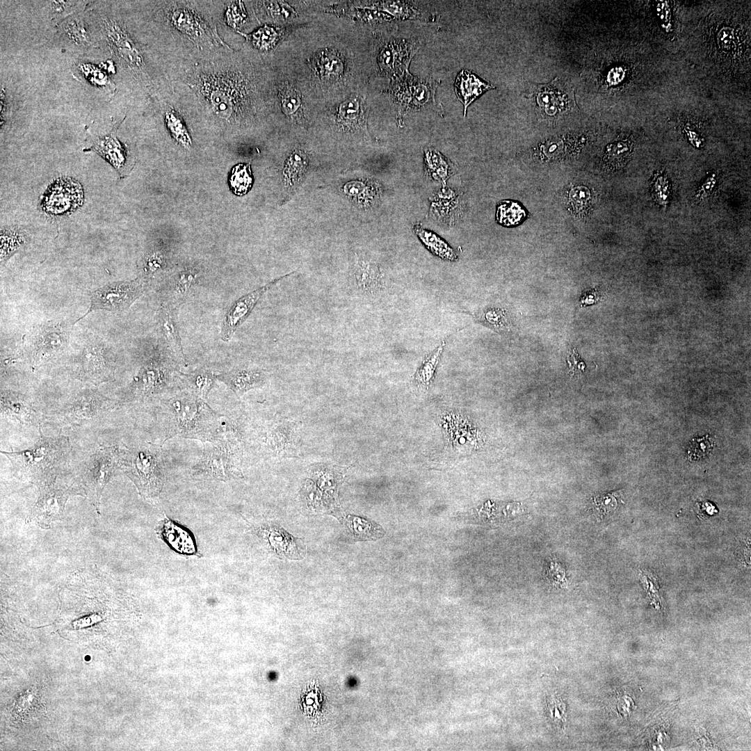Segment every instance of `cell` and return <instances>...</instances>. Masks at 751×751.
Listing matches in <instances>:
<instances>
[{
  "mask_svg": "<svg viewBox=\"0 0 751 751\" xmlns=\"http://www.w3.org/2000/svg\"><path fill=\"white\" fill-rule=\"evenodd\" d=\"M569 364V373L573 376L581 375L585 369V364L581 360L576 349L573 350V353L568 356Z\"/></svg>",
  "mask_w": 751,
  "mask_h": 751,
  "instance_id": "51",
  "label": "cell"
},
{
  "mask_svg": "<svg viewBox=\"0 0 751 751\" xmlns=\"http://www.w3.org/2000/svg\"><path fill=\"white\" fill-rule=\"evenodd\" d=\"M445 344L446 341H443L437 348L428 355L415 373L414 380L419 387L424 389L429 387Z\"/></svg>",
  "mask_w": 751,
  "mask_h": 751,
  "instance_id": "37",
  "label": "cell"
},
{
  "mask_svg": "<svg viewBox=\"0 0 751 751\" xmlns=\"http://www.w3.org/2000/svg\"><path fill=\"white\" fill-rule=\"evenodd\" d=\"M118 405L97 390L85 389L54 412V417L67 425H81L97 419Z\"/></svg>",
  "mask_w": 751,
  "mask_h": 751,
  "instance_id": "9",
  "label": "cell"
},
{
  "mask_svg": "<svg viewBox=\"0 0 751 751\" xmlns=\"http://www.w3.org/2000/svg\"><path fill=\"white\" fill-rule=\"evenodd\" d=\"M548 709L554 721L565 722L564 704L559 698L551 697L548 702Z\"/></svg>",
  "mask_w": 751,
  "mask_h": 751,
  "instance_id": "50",
  "label": "cell"
},
{
  "mask_svg": "<svg viewBox=\"0 0 751 751\" xmlns=\"http://www.w3.org/2000/svg\"><path fill=\"white\" fill-rule=\"evenodd\" d=\"M204 444L202 454L192 467L193 475L227 481L241 474L239 453L209 442Z\"/></svg>",
  "mask_w": 751,
  "mask_h": 751,
  "instance_id": "12",
  "label": "cell"
},
{
  "mask_svg": "<svg viewBox=\"0 0 751 751\" xmlns=\"http://www.w3.org/2000/svg\"><path fill=\"white\" fill-rule=\"evenodd\" d=\"M40 437L30 448L13 452L1 451L10 461L14 471L38 485L56 478L67 463L71 445L67 437H47L39 429Z\"/></svg>",
  "mask_w": 751,
  "mask_h": 751,
  "instance_id": "3",
  "label": "cell"
},
{
  "mask_svg": "<svg viewBox=\"0 0 751 751\" xmlns=\"http://www.w3.org/2000/svg\"><path fill=\"white\" fill-rule=\"evenodd\" d=\"M225 1H162L154 10V21L167 36L170 46L178 47V61L200 59L232 49L221 38L218 24ZM177 61V62H178Z\"/></svg>",
  "mask_w": 751,
  "mask_h": 751,
  "instance_id": "2",
  "label": "cell"
},
{
  "mask_svg": "<svg viewBox=\"0 0 751 751\" xmlns=\"http://www.w3.org/2000/svg\"><path fill=\"white\" fill-rule=\"evenodd\" d=\"M71 368L76 378L96 386L114 377V362L108 348L97 339L83 346L74 357Z\"/></svg>",
  "mask_w": 751,
  "mask_h": 751,
  "instance_id": "7",
  "label": "cell"
},
{
  "mask_svg": "<svg viewBox=\"0 0 751 751\" xmlns=\"http://www.w3.org/2000/svg\"><path fill=\"white\" fill-rule=\"evenodd\" d=\"M177 309L163 305L158 314L157 329L159 337L171 357L178 364H184L186 360L179 332Z\"/></svg>",
  "mask_w": 751,
  "mask_h": 751,
  "instance_id": "19",
  "label": "cell"
},
{
  "mask_svg": "<svg viewBox=\"0 0 751 751\" xmlns=\"http://www.w3.org/2000/svg\"><path fill=\"white\" fill-rule=\"evenodd\" d=\"M366 109L364 102L355 97L344 102L338 111V118L352 127H363L366 122Z\"/></svg>",
  "mask_w": 751,
  "mask_h": 751,
  "instance_id": "36",
  "label": "cell"
},
{
  "mask_svg": "<svg viewBox=\"0 0 751 751\" xmlns=\"http://www.w3.org/2000/svg\"><path fill=\"white\" fill-rule=\"evenodd\" d=\"M293 273V272L276 278L234 301L225 315L220 330V339L224 341H229L237 328L248 317L264 293L277 282Z\"/></svg>",
  "mask_w": 751,
  "mask_h": 751,
  "instance_id": "16",
  "label": "cell"
},
{
  "mask_svg": "<svg viewBox=\"0 0 751 751\" xmlns=\"http://www.w3.org/2000/svg\"><path fill=\"white\" fill-rule=\"evenodd\" d=\"M90 656H86L85 657V660H86V661H90Z\"/></svg>",
  "mask_w": 751,
  "mask_h": 751,
  "instance_id": "55",
  "label": "cell"
},
{
  "mask_svg": "<svg viewBox=\"0 0 751 751\" xmlns=\"http://www.w3.org/2000/svg\"><path fill=\"white\" fill-rule=\"evenodd\" d=\"M525 216L524 211L516 202L502 201L497 207L496 220L503 225L517 224Z\"/></svg>",
  "mask_w": 751,
  "mask_h": 751,
  "instance_id": "43",
  "label": "cell"
},
{
  "mask_svg": "<svg viewBox=\"0 0 751 751\" xmlns=\"http://www.w3.org/2000/svg\"><path fill=\"white\" fill-rule=\"evenodd\" d=\"M293 423L278 421L268 426L261 439L266 453L284 455L295 449L296 426Z\"/></svg>",
  "mask_w": 751,
  "mask_h": 751,
  "instance_id": "21",
  "label": "cell"
},
{
  "mask_svg": "<svg viewBox=\"0 0 751 751\" xmlns=\"http://www.w3.org/2000/svg\"><path fill=\"white\" fill-rule=\"evenodd\" d=\"M490 83L483 81L471 72L462 70L457 74L454 90L457 98L463 104L464 116L468 106L485 91L494 88Z\"/></svg>",
  "mask_w": 751,
  "mask_h": 751,
  "instance_id": "26",
  "label": "cell"
},
{
  "mask_svg": "<svg viewBox=\"0 0 751 751\" xmlns=\"http://www.w3.org/2000/svg\"><path fill=\"white\" fill-rule=\"evenodd\" d=\"M181 380L188 392L205 400L216 380L211 371L200 369L189 374H181Z\"/></svg>",
  "mask_w": 751,
  "mask_h": 751,
  "instance_id": "32",
  "label": "cell"
},
{
  "mask_svg": "<svg viewBox=\"0 0 751 751\" xmlns=\"http://www.w3.org/2000/svg\"><path fill=\"white\" fill-rule=\"evenodd\" d=\"M595 510L597 516L602 519L613 512L617 506L615 493H608L594 498Z\"/></svg>",
  "mask_w": 751,
  "mask_h": 751,
  "instance_id": "45",
  "label": "cell"
},
{
  "mask_svg": "<svg viewBox=\"0 0 751 751\" xmlns=\"http://www.w3.org/2000/svg\"><path fill=\"white\" fill-rule=\"evenodd\" d=\"M56 479L38 485L39 497L31 510V519L45 528L63 516L66 501L73 490L58 485Z\"/></svg>",
  "mask_w": 751,
  "mask_h": 751,
  "instance_id": "13",
  "label": "cell"
},
{
  "mask_svg": "<svg viewBox=\"0 0 751 751\" xmlns=\"http://www.w3.org/2000/svg\"><path fill=\"white\" fill-rule=\"evenodd\" d=\"M109 35L124 65L136 75H145V63L143 53L127 29L123 26L113 24Z\"/></svg>",
  "mask_w": 751,
  "mask_h": 751,
  "instance_id": "18",
  "label": "cell"
},
{
  "mask_svg": "<svg viewBox=\"0 0 751 751\" xmlns=\"http://www.w3.org/2000/svg\"><path fill=\"white\" fill-rule=\"evenodd\" d=\"M196 277L195 273L184 271L170 279L164 287L163 305L177 309L186 300Z\"/></svg>",
  "mask_w": 751,
  "mask_h": 751,
  "instance_id": "27",
  "label": "cell"
},
{
  "mask_svg": "<svg viewBox=\"0 0 751 751\" xmlns=\"http://www.w3.org/2000/svg\"><path fill=\"white\" fill-rule=\"evenodd\" d=\"M555 79L548 84L535 85L533 96L537 108L549 116H555L570 107L568 96L554 86Z\"/></svg>",
  "mask_w": 751,
  "mask_h": 751,
  "instance_id": "24",
  "label": "cell"
},
{
  "mask_svg": "<svg viewBox=\"0 0 751 751\" xmlns=\"http://www.w3.org/2000/svg\"><path fill=\"white\" fill-rule=\"evenodd\" d=\"M168 378V369L159 362L146 363L134 377V397L145 401L161 394L166 388Z\"/></svg>",
  "mask_w": 751,
  "mask_h": 751,
  "instance_id": "17",
  "label": "cell"
},
{
  "mask_svg": "<svg viewBox=\"0 0 751 751\" xmlns=\"http://www.w3.org/2000/svg\"><path fill=\"white\" fill-rule=\"evenodd\" d=\"M83 200V191L79 182L72 178H60L47 189L41 206L47 213L63 216L79 208Z\"/></svg>",
  "mask_w": 751,
  "mask_h": 751,
  "instance_id": "14",
  "label": "cell"
},
{
  "mask_svg": "<svg viewBox=\"0 0 751 751\" xmlns=\"http://www.w3.org/2000/svg\"><path fill=\"white\" fill-rule=\"evenodd\" d=\"M245 35L248 40L254 47L260 51H268L277 42L279 31L277 29L266 24L252 33Z\"/></svg>",
  "mask_w": 751,
  "mask_h": 751,
  "instance_id": "40",
  "label": "cell"
},
{
  "mask_svg": "<svg viewBox=\"0 0 751 751\" xmlns=\"http://www.w3.org/2000/svg\"><path fill=\"white\" fill-rule=\"evenodd\" d=\"M118 467L147 499L156 497L164 483V465L159 446L140 445L120 449Z\"/></svg>",
  "mask_w": 751,
  "mask_h": 751,
  "instance_id": "5",
  "label": "cell"
},
{
  "mask_svg": "<svg viewBox=\"0 0 751 751\" xmlns=\"http://www.w3.org/2000/svg\"><path fill=\"white\" fill-rule=\"evenodd\" d=\"M91 149L106 159L120 175L125 173L127 154L113 134L97 139Z\"/></svg>",
  "mask_w": 751,
  "mask_h": 751,
  "instance_id": "30",
  "label": "cell"
},
{
  "mask_svg": "<svg viewBox=\"0 0 751 751\" xmlns=\"http://www.w3.org/2000/svg\"><path fill=\"white\" fill-rule=\"evenodd\" d=\"M355 277L359 288L367 293H376L383 288V275L373 262L358 260L355 266Z\"/></svg>",
  "mask_w": 751,
  "mask_h": 751,
  "instance_id": "29",
  "label": "cell"
},
{
  "mask_svg": "<svg viewBox=\"0 0 751 751\" xmlns=\"http://www.w3.org/2000/svg\"><path fill=\"white\" fill-rule=\"evenodd\" d=\"M261 534L271 549L289 558H300L304 551L300 542L279 526L268 525L261 528Z\"/></svg>",
  "mask_w": 751,
  "mask_h": 751,
  "instance_id": "25",
  "label": "cell"
},
{
  "mask_svg": "<svg viewBox=\"0 0 751 751\" xmlns=\"http://www.w3.org/2000/svg\"><path fill=\"white\" fill-rule=\"evenodd\" d=\"M229 184L234 194L243 195L247 193L252 184L250 164L239 163L234 166L230 172Z\"/></svg>",
  "mask_w": 751,
  "mask_h": 751,
  "instance_id": "38",
  "label": "cell"
},
{
  "mask_svg": "<svg viewBox=\"0 0 751 751\" xmlns=\"http://www.w3.org/2000/svg\"><path fill=\"white\" fill-rule=\"evenodd\" d=\"M419 49V43L412 40L389 41L383 46L378 56L380 70L392 76L394 79L410 74V64Z\"/></svg>",
  "mask_w": 751,
  "mask_h": 751,
  "instance_id": "15",
  "label": "cell"
},
{
  "mask_svg": "<svg viewBox=\"0 0 751 751\" xmlns=\"http://www.w3.org/2000/svg\"><path fill=\"white\" fill-rule=\"evenodd\" d=\"M413 231L433 255L451 261L458 259L457 255L446 241L432 231L423 228L419 223L414 225Z\"/></svg>",
  "mask_w": 751,
  "mask_h": 751,
  "instance_id": "31",
  "label": "cell"
},
{
  "mask_svg": "<svg viewBox=\"0 0 751 751\" xmlns=\"http://www.w3.org/2000/svg\"><path fill=\"white\" fill-rule=\"evenodd\" d=\"M279 95L282 111L286 115H291L298 110L301 99L299 92L295 88L283 87Z\"/></svg>",
  "mask_w": 751,
  "mask_h": 751,
  "instance_id": "44",
  "label": "cell"
},
{
  "mask_svg": "<svg viewBox=\"0 0 751 751\" xmlns=\"http://www.w3.org/2000/svg\"><path fill=\"white\" fill-rule=\"evenodd\" d=\"M145 283L141 279H136L115 282L98 288L90 294V304L87 312L76 322L95 310L113 312L127 310L144 293Z\"/></svg>",
  "mask_w": 751,
  "mask_h": 751,
  "instance_id": "10",
  "label": "cell"
},
{
  "mask_svg": "<svg viewBox=\"0 0 751 751\" xmlns=\"http://www.w3.org/2000/svg\"><path fill=\"white\" fill-rule=\"evenodd\" d=\"M223 12L224 23L234 29L238 30L245 22L246 12L242 1H225Z\"/></svg>",
  "mask_w": 751,
  "mask_h": 751,
  "instance_id": "42",
  "label": "cell"
},
{
  "mask_svg": "<svg viewBox=\"0 0 751 751\" xmlns=\"http://www.w3.org/2000/svg\"><path fill=\"white\" fill-rule=\"evenodd\" d=\"M345 523L357 540H376L385 535V531L380 525L362 517L348 515L345 517Z\"/></svg>",
  "mask_w": 751,
  "mask_h": 751,
  "instance_id": "33",
  "label": "cell"
},
{
  "mask_svg": "<svg viewBox=\"0 0 751 751\" xmlns=\"http://www.w3.org/2000/svg\"><path fill=\"white\" fill-rule=\"evenodd\" d=\"M321 72L325 76H339L343 72V63L337 55L325 52L321 56Z\"/></svg>",
  "mask_w": 751,
  "mask_h": 751,
  "instance_id": "47",
  "label": "cell"
},
{
  "mask_svg": "<svg viewBox=\"0 0 751 751\" xmlns=\"http://www.w3.org/2000/svg\"><path fill=\"white\" fill-rule=\"evenodd\" d=\"M172 93L170 101L165 102L163 105L164 123L171 138L184 149L190 150L192 139L181 114V106L176 105L175 97L170 98Z\"/></svg>",
  "mask_w": 751,
  "mask_h": 751,
  "instance_id": "23",
  "label": "cell"
},
{
  "mask_svg": "<svg viewBox=\"0 0 751 751\" xmlns=\"http://www.w3.org/2000/svg\"><path fill=\"white\" fill-rule=\"evenodd\" d=\"M461 205L456 193L451 190L443 189L433 197L431 204V211L440 220H452L450 214H453L456 220L455 213L461 211Z\"/></svg>",
  "mask_w": 751,
  "mask_h": 751,
  "instance_id": "34",
  "label": "cell"
},
{
  "mask_svg": "<svg viewBox=\"0 0 751 751\" xmlns=\"http://www.w3.org/2000/svg\"><path fill=\"white\" fill-rule=\"evenodd\" d=\"M424 163L428 175L442 181L446 180L453 170L451 161L432 147L424 150Z\"/></svg>",
  "mask_w": 751,
  "mask_h": 751,
  "instance_id": "35",
  "label": "cell"
},
{
  "mask_svg": "<svg viewBox=\"0 0 751 751\" xmlns=\"http://www.w3.org/2000/svg\"><path fill=\"white\" fill-rule=\"evenodd\" d=\"M479 320L483 321L491 328L502 330L507 327V320L504 312L497 309H489L479 315Z\"/></svg>",
  "mask_w": 751,
  "mask_h": 751,
  "instance_id": "48",
  "label": "cell"
},
{
  "mask_svg": "<svg viewBox=\"0 0 751 751\" xmlns=\"http://www.w3.org/2000/svg\"><path fill=\"white\" fill-rule=\"evenodd\" d=\"M718 41L722 49L725 51L730 50L733 45L732 30L728 28L722 29L718 35Z\"/></svg>",
  "mask_w": 751,
  "mask_h": 751,
  "instance_id": "52",
  "label": "cell"
},
{
  "mask_svg": "<svg viewBox=\"0 0 751 751\" xmlns=\"http://www.w3.org/2000/svg\"><path fill=\"white\" fill-rule=\"evenodd\" d=\"M162 407L167 419L166 439L179 435L209 442L220 415L204 399L189 392L165 400Z\"/></svg>",
  "mask_w": 751,
  "mask_h": 751,
  "instance_id": "4",
  "label": "cell"
},
{
  "mask_svg": "<svg viewBox=\"0 0 751 751\" xmlns=\"http://www.w3.org/2000/svg\"><path fill=\"white\" fill-rule=\"evenodd\" d=\"M51 3L53 11L56 13H62L65 10V8L70 6V4L69 3L70 2L69 1H54Z\"/></svg>",
  "mask_w": 751,
  "mask_h": 751,
  "instance_id": "53",
  "label": "cell"
},
{
  "mask_svg": "<svg viewBox=\"0 0 751 751\" xmlns=\"http://www.w3.org/2000/svg\"><path fill=\"white\" fill-rule=\"evenodd\" d=\"M349 194L355 197L361 206L369 207L378 198L380 188L372 181H355L349 184Z\"/></svg>",
  "mask_w": 751,
  "mask_h": 751,
  "instance_id": "39",
  "label": "cell"
},
{
  "mask_svg": "<svg viewBox=\"0 0 751 751\" xmlns=\"http://www.w3.org/2000/svg\"><path fill=\"white\" fill-rule=\"evenodd\" d=\"M216 378L225 383L239 397L250 389L261 387L265 380L261 370L248 367L232 369L216 375Z\"/></svg>",
  "mask_w": 751,
  "mask_h": 751,
  "instance_id": "22",
  "label": "cell"
},
{
  "mask_svg": "<svg viewBox=\"0 0 751 751\" xmlns=\"http://www.w3.org/2000/svg\"><path fill=\"white\" fill-rule=\"evenodd\" d=\"M653 193L657 201L664 204L668 202L670 194V184L668 180L663 175H658L653 184Z\"/></svg>",
  "mask_w": 751,
  "mask_h": 751,
  "instance_id": "49",
  "label": "cell"
},
{
  "mask_svg": "<svg viewBox=\"0 0 751 751\" xmlns=\"http://www.w3.org/2000/svg\"><path fill=\"white\" fill-rule=\"evenodd\" d=\"M439 83V80L414 76L410 73L394 79L391 95L397 107V121L400 125L403 116L412 112L431 110L440 116L444 115L442 106L435 99Z\"/></svg>",
  "mask_w": 751,
  "mask_h": 751,
  "instance_id": "6",
  "label": "cell"
},
{
  "mask_svg": "<svg viewBox=\"0 0 751 751\" xmlns=\"http://www.w3.org/2000/svg\"><path fill=\"white\" fill-rule=\"evenodd\" d=\"M706 181V182H705V184H703L702 186V188H701L700 192L702 193H701L700 194L704 195L705 193H707V192H709L716 184V180L713 177L709 178Z\"/></svg>",
  "mask_w": 751,
  "mask_h": 751,
  "instance_id": "54",
  "label": "cell"
},
{
  "mask_svg": "<svg viewBox=\"0 0 751 751\" xmlns=\"http://www.w3.org/2000/svg\"><path fill=\"white\" fill-rule=\"evenodd\" d=\"M233 50L200 59L176 63L170 81L185 109L198 112L225 124H234L253 109L254 88L233 56Z\"/></svg>",
  "mask_w": 751,
  "mask_h": 751,
  "instance_id": "1",
  "label": "cell"
},
{
  "mask_svg": "<svg viewBox=\"0 0 751 751\" xmlns=\"http://www.w3.org/2000/svg\"><path fill=\"white\" fill-rule=\"evenodd\" d=\"M120 449L116 446H102L85 462L82 483L86 494L96 508L106 485L118 467Z\"/></svg>",
  "mask_w": 751,
  "mask_h": 751,
  "instance_id": "8",
  "label": "cell"
},
{
  "mask_svg": "<svg viewBox=\"0 0 751 751\" xmlns=\"http://www.w3.org/2000/svg\"><path fill=\"white\" fill-rule=\"evenodd\" d=\"M160 536L176 551L193 554L196 551L195 542L186 529L170 519H164L158 528Z\"/></svg>",
  "mask_w": 751,
  "mask_h": 751,
  "instance_id": "28",
  "label": "cell"
},
{
  "mask_svg": "<svg viewBox=\"0 0 751 751\" xmlns=\"http://www.w3.org/2000/svg\"><path fill=\"white\" fill-rule=\"evenodd\" d=\"M713 442L708 435L704 437L693 439L688 449V455L690 460H697L707 455L713 447Z\"/></svg>",
  "mask_w": 751,
  "mask_h": 751,
  "instance_id": "46",
  "label": "cell"
},
{
  "mask_svg": "<svg viewBox=\"0 0 751 751\" xmlns=\"http://www.w3.org/2000/svg\"><path fill=\"white\" fill-rule=\"evenodd\" d=\"M69 328L63 323L47 321L33 328L28 345L32 366L36 368L62 352L68 343Z\"/></svg>",
  "mask_w": 751,
  "mask_h": 751,
  "instance_id": "11",
  "label": "cell"
},
{
  "mask_svg": "<svg viewBox=\"0 0 751 751\" xmlns=\"http://www.w3.org/2000/svg\"><path fill=\"white\" fill-rule=\"evenodd\" d=\"M26 243V237L17 231H2L1 235V264L7 260Z\"/></svg>",
  "mask_w": 751,
  "mask_h": 751,
  "instance_id": "41",
  "label": "cell"
},
{
  "mask_svg": "<svg viewBox=\"0 0 751 751\" xmlns=\"http://www.w3.org/2000/svg\"><path fill=\"white\" fill-rule=\"evenodd\" d=\"M1 414L22 426H31L38 421L31 401L25 395L12 390L1 392Z\"/></svg>",
  "mask_w": 751,
  "mask_h": 751,
  "instance_id": "20",
  "label": "cell"
}]
</instances>
